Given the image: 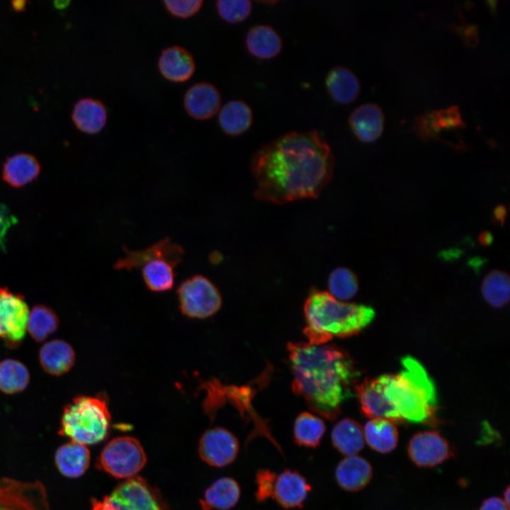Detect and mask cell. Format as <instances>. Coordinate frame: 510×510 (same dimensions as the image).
<instances>
[{
	"instance_id": "ba28073f",
	"label": "cell",
	"mask_w": 510,
	"mask_h": 510,
	"mask_svg": "<svg viewBox=\"0 0 510 510\" xmlns=\"http://www.w3.org/2000/svg\"><path fill=\"white\" fill-rule=\"evenodd\" d=\"M176 292L180 312L188 318L203 319L210 317L222 305L218 288L201 274H195L182 280Z\"/></svg>"
},
{
	"instance_id": "7dc6e473",
	"label": "cell",
	"mask_w": 510,
	"mask_h": 510,
	"mask_svg": "<svg viewBox=\"0 0 510 510\" xmlns=\"http://www.w3.org/2000/svg\"><path fill=\"white\" fill-rule=\"evenodd\" d=\"M509 487L508 486L505 491L504 492V499L503 500L506 503V504L509 506Z\"/></svg>"
},
{
	"instance_id": "d4e9b609",
	"label": "cell",
	"mask_w": 510,
	"mask_h": 510,
	"mask_svg": "<svg viewBox=\"0 0 510 510\" xmlns=\"http://www.w3.org/2000/svg\"><path fill=\"white\" fill-rule=\"evenodd\" d=\"M40 363L48 374L55 376L67 373L75 361L72 346L62 339H53L44 344L39 352Z\"/></svg>"
},
{
	"instance_id": "1f68e13d",
	"label": "cell",
	"mask_w": 510,
	"mask_h": 510,
	"mask_svg": "<svg viewBox=\"0 0 510 510\" xmlns=\"http://www.w3.org/2000/svg\"><path fill=\"white\" fill-rule=\"evenodd\" d=\"M30 373L21 361L6 358L0 361V390L12 395L23 391L28 385Z\"/></svg>"
},
{
	"instance_id": "cb8c5ba5",
	"label": "cell",
	"mask_w": 510,
	"mask_h": 510,
	"mask_svg": "<svg viewBox=\"0 0 510 510\" xmlns=\"http://www.w3.org/2000/svg\"><path fill=\"white\" fill-rule=\"evenodd\" d=\"M90 459L86 446L73 441L60 446L55 454L58 471L68 478L81 477L89 468Z\"/></svg>"
},
{
	"instance_id": "d6986e66",
	"label": "cell",
	"mask_w": 510,
	"mask_h": 510,
	"mask_svg": "<svg viewBox=\"0 0 510 510\" xmlns=\"http://www.w3.org/2000/svg\"><path fill=\"white\" fill-rule=\"evenodd\" d=\"M72 120L75 128L86 135H97L106 127L108 118L107 108L103 101L91 97L82 98L74 105Z\"/></svg>"
},
{
	"instance_id": "bcb514c9",
	"label": "cell",
	"mask_w": 510,
	"mask_h": 510,
	"mask_svg": "<svg viewBox=\"0 0 510 510\" xmlns=\"http://www.w3.org/2000/svg\"><path fill=\"white\" fill-rule=\"evenodd\" d=\"M13 4L16 10L22 9L26 6V0H13Z\"/></svg>"
},
{
	"instance_id": "603a6c76",
	"label": "cell",
	"mask_w": 510,
	"mask_h": 510,
	"mask_svg": "<svg viewBox=\"0 0 510 510\" xmlns=\"http://www.w3.org/2000/svg\"><path fill=\"white\" fill-rule=\"evenodd\" d=\"M241 488L236 480L222 477L212 482L199 500L202 510H229L239 501Z\"/></svg>"
},
{
	"instance_id": "ac0fdd59",
	"label": "cell",
	"mask_w": 510,
	"mask_h": 510,
	"mask_svg": "<svg viewBox=\"0 0 510 510\" xmlns=\"http://www.w3.org/2000/svg\"><path fill=\"white\" fill-rule=\"evenodd\" d=\"M348 124L356 138L366 143L376 141L384 130L385 117L380 107L372 103L361 104L348 117Z\"/></svg>"
},
{
	"instance_id": "7c38bea8",
	"label": "cell",
	"mask_w": 510,
	"mask_h": 510,
	"mask_svg": "<svg viewBox=\"0 0 510 510\" xmlns=\"http://www.w3.org/2000/svg\"><path fill=\"white\" fill-rule=\"evenodd\" d=\"M239 449L236 436L220 426L205 431L198 443V454L201 460L216 468H223L233 463Z\"/></svg>"
},
{
	"instance_id": "484cf974",
	"label": "cell",
	"mask_w": 510,
	"mask_h": 510,
	"mask_svg": "<svg viewBox=\"0 0 510 510\" xmlns=\"http://www.w3.org/2000/svg\"><path fill=\"white\" fill-rule=\"evenodd\" d=\"M325 86L332 100L341 105L355 101L361 90L357 76L344 67H336L328 72L325 77Z\"/></svg>"
},
{
	"instance_id": "5b68a950",
	"label": "cell",
	"mask_w": 510,
	"mask_h": 510,
	"mask_svg": "<svg viewBox=\"0 0 510 510\" xmlns=\"http://www.w3.org/2000/svg\"><path fill=\"white\" fill-rule=\"evenodd\" d=\"M123 251L125 255L115 262V269L130 272L140 268L144 285L154 293L167 292L174 288L175 268L184 255L181 245L164 237L140 250H130L125 246Z\"/></svg>"
},
{
	"instance_id": "836d02e7",
	"label": "cell",
	"mask_w": 510,
	"mask_h": 510,
	"mask_svg": "<svg viewBox=\"0 0 510 510\" xmlns=\"http://www.w3.org/2000/svg\"><path fill=\"white\" fill-rule=\"evenodd\" d=\"M510 283L509 275L500 270L488 273L482 283L481 291L484 299L492 307L499 308L509 300Z\"/></svg>"
},
{
	"instance_id": "d6a6232c",
	"label": "cell",
	"mask_w": 510,
	"mask_h": 510,
	"mask_svg": "<svg viewBox=\"0 0 510 510\" xmlns=\"http://www.w3.org/2000/svg\"><path fill=\"white\" fill-rule=\"evenodd\" d=\"M59 319L53 310L46 305H38L28 314L26 330L38 342L45 340L58 328Z\"/></svg>"
},
{
	"instance_id": "74e56055",
	"label": "cell",
	"mask_w": 510,
	"mask_h": 510,
	"mask_svg": "<svg viewBox=\"0 0 510 510\" xmlns=\"http://www.w3.org/2000/svg\"><path fill=\"white\" fill-rule=\"evenodd\" d=\"M203 0H163L167 11L173 16L187 18L200 9Z\"/></svg>"
},
{
	"instance_id": "f546056e",
	"label": "cell",
	"mask_w": 510,
	"mask_h": 510,
	"mask_svg": "<svg viewBox=\"0 0 510 510\" xmlns=\"http://www.w3.org/2000/svg\"><path fill=\"white\" fill-rule=\"evenodd\" d=\"M395 423L382 418L371 419L363 429L364 439L374 450L388 453L393 450L398 442V431Z\"/></svg>"
},
{
	"instance_id": "ab89813d",
	"label": "cell",
	"mask_w": 510,
	"mask_h": 510,
	"mask_svg": "<svg viewBox=\"0 0 510 510\" xmlns=\"http://www.w3.org/2000/svg\"><path fill=\"white\" fill-rule=\"evenodd\" d=\"M479 510H509V506L502 498L491 497L483 501Z\"/></svg>"
},
{
	"instance_id": "8fae6325",
	"label": "cell",
	"mask_w": 510,
	"mask_h": 510,
	"mask_svg": "<svg viewBox=\"0 0 510 510\" xmlns=\"http://www.w3.org/2000/svg\"><path fill=\"white\" fill-rule=\"evenodd\" d=\"M23 297L0 287V339L8 346H17L23 339L28 317Z\"/></svg>"
},
{
	"instance_id": "44dd1931",
	"label": "cell",
	"mask_w": 510,
	"mask_h": 510,
	"mask_svg": "<svg viewBox=\"0 0 510 510\" xmlns=\"http://www.w3.org/2000/svg\"><path fill=\"white\" fill-rule=\"evenodd\" d=\"M373 468L365 458L357 455L346 456L336 465L335 480L347 492H358L368 485Z\"/></svg>"
},
{
	"instance_id": "9c48e42d",
	"label": "cell",
	"mask_w": 510,
	"mask_h": 510,
	"mask_svg": "<svg viewBox=\"0 0 510 510\" xmlns=\"http://www.w3.org/2000/svg\"><path fill=\"white\" fill-rule=\"evenodd\" d=\"M147 457L140 441L132 436H119L110 440L101 452L96 462L98 469L117 479L135 476L145 465Z\"/></svg>"
},
{
	"instance_id": "83f0119b",
	"label": "cell",
	"mask_w": 510,
	"mask_h": 510,
	"mask_svg": "<svg viewBox=\"0 0 510 510\" xmlns=\"http://www.w3.org/2000/svg\"><path fill=\"white\" fill-rule=\"evenodd\" d=\"M217 122L222 131L232 137L241 135L251 126L253 112L244 101L230 100L221 106L217 113Z\"/></svg>"
},
{
	"instance_id": "2e32d148",
	"label": "cell",
	"mask_w": 510,
	"mask_h": 510,
	"mask_svg": "<svg viewBox=\"0 0 510 510\" xmlns=\"http://www.w3.org/2000/svg\"><path fill=\"white\" fill-rule=\"evenodd\" d=\"M312 489L300 472L285 469L276 475L273 498L284 509H301Z\"/></svg>"
},
{
	"instance_id": "52a82bcc",
	"label": "cell",
	"mask_w": 510,
	"mask_h": 510,
	"mask_svg": "<svg viewBox=\"0 0 510 510\" xmlns=\"http://www.w3.org/2000/svg\"><path fill=\"white\" fill-rule=\"evenodd\" d=\"M91 510H169L159 490L139 476L126 479L102 500L91 499Z\"/></svg>"
},
{
	"instance_id": "5bb4252c",
	"label": "cell",
	"mask_w": 510,
	"mask_h": 510,
	"mask_svg": "<svg viewBox=\"0 0 510 510\" xmlns=\"http://www.w3.org/2000/svg\"><path fill=\"white\" fill-rule=\"evenodd\" d=\"M362 413L367 417L382 418L401 424L404 421L387 399L379 377L366 378L354 387Z\"/></svg>"
},
{
	"instance_id": "9a60e30c",
	"label": "cell",
	"mask_w": 510,
	"mask_h": 510,
	"mask_svg": "<svg viewBox=\"0 0 510 510\" xmlns=\"http://www.w3.org/2000/svg\"><path fill=\"white\" fill-rule=\"evenodd\" d=\"M222 98L217 88L207 81L193 84L186 91L183 105L186 113L193 119L205 121L219 112Z\"/></svg>"
},
{
	"instance_id": "8d00e7d4",
	"label": "cell",
	"mask_w": 510,
	"mask_h": 510,
	"mask_svg": "<svg viewBox=\"0 0 510 510\" xmlns=\"http://www.w3.org/2000/svg\"><path fill=\"white\" fill-rule=\"evenodd\" d=\"M276 478V473L270 470L261 469L257 471L255 497L258 502L262 503L273 498Z\"/></svg>"
},
{
	"instance_id": "277c9868",
	"label": "cell",
	"mask_w": 510,
	"mask_h": 510,
	"mask_svg": "<svg viewBox=\"0 0 510 510\" xmlns=\"http://www.w3.org/2000/svg\"><path fill=\"white\" fill-rule=\"evenodd\" d=\"M401 371L380 376L384 393L402 420L436 423L437 395L424 367L414 358L401 359Z\"/></svg>"
},
{
	"instance_id": "f1b7e54d",
	"label": "cell",
	"mask_w": 510,
	"mask_h": 510,
	"mask_svg": "<svg viewBox=\"0 0 510 510\" xmlns=\"http://www.w3.org/2000/svg\"><path fill=\"white\" fill-rule=\"evenodd\" d=\"M331 438L334 447L346 456L357 455L364 447L363 430L352 419L339 421L332 430Z\"/></svg>"
},
{
	"instance_id": "6da1fadb",
	"label": "cell",
	"mask_w": 510,
	"mask_h": 510,
	"mask_svg": "<svg viewBox=\"0 0 510 510\" xmlns=\"http://www.w3.org/2000/svg\"><path fill=\"white\" fill-rule=\"evenodd\" d=\"M334 167L332 148L318 130L286 133L253 154L254 196L277 205L317 198L331 181Z\"/></svg>"
},
{
	"instance_id": "7a4b0ae2",
	"label": "cell",
	"mask_w": 510,
	"mask_h": 510,
	"mask_svg": "<svg viewBox=\"0 0 510 510\" xmlns=\"http://www.w3.org/2000/svg\"><path fill=\"white\" fill-rule=\"evenodd\" d=\"M292 389L310 409L333 421L352 397L360 373L349 353L334 344L289 342Z\"/></svg>"
},
{
	"instance_id": "e0dca14e",
	"label": "cell",
	"mask_w": 510,
	"mask_h": 510,
	"mask_svg": "<svg viewBox=\"0 0 510 510\" xmlns=\"http://www.w3.org/2000/svg\"><path fill=\"white\" fill-rule=\"evenodd\" d=\"M157 66L162 76L174 84L189 81L196 69V61L191 53L178 45L164 48L159 55Z\"/></svg>"
},
{
	"instance_id": "7bdbcfd3",
	"label": "cell",
	"mask_w": 510,
	"mask_h": 510,
	"mask_svg": "<svg viewBox=\"0 0 510 510\" xmlns=\"http://www.w3.org/2000/svg\"><path fill=\"white\" fill-rule=\"evenodd\" d=\"M478 240L481 244L487 246L492 242L493 237L491 233L488 232H483L480 234Z\"/></svg>"
},
{
	"instance_id": "f6af8a7d",
	"label": "cell",
	"mask_w": 510,
	"mask_h": 510,
	"mask_svg": "<svg viewBox=\"0 0 510 510\" xmlns=\"http://www.w3.org/2000/svg\"><path fill=\"white\" fill-rule=\"evenodd\" d=\"M69 0H55V6L58 8H63L69 4Z\"/></svg>"
},
{
	"instance_id": "d590c367",
	"label": "cell",
	"mask_w": 510,
	"mask_h": 510,
	"mask_svg": "<svg viewBox=\"0 0 510 510\" xmlns=\"http://www.w3.org/2000/svg\"><path fill=\"white\" fill-rule=\"evenodd\" d=\"M216 8L220 18L229 23H239L251 14V0H216Z\"/></svg>"
},
{
	"instance_id": "30bf717a",
	"label": "cell",
	"mask_w": 510,
	"mask_h": 510,
	"mask_svg": "<svg viewBox=\"0 0 510 510\" xmlns=\"http://www.w3.org/2000/svg\"><path fill=\"white\" fill-rule=\"evenodd\" d=\"M0 510H52L47 488L39 481L0 478Z\"/></svg>"
},
{
	"instance_id": "ee69618b",
	"label": "cell",
	"mask_w": 510,
	"mask_h": 510,
	"mask_svg": "<svg viewBox=\"0 0 510 510\" xmlns=\"http://www.w3.org/2000/svg\"><path fill=\"white\" fill-rule=\"evenodd\" d=\"M486 5L489 11L492 15H494L497 12V6L498 4V0H484Z\"/></svg>"
},
{
	"instance_id": "7402d4cb",
	"label": "cell",
	"mask_w": 510,
	"mask_h": 510,
	"mask_svg": "<svg viewBox=\"0 0 510 510\" xmlns=\"http://www.w3.org/2000/svg\"><path fill=\"white\" fill-rule=\"evenodd\" d=\"M40 171V164L34 155L21 152L6 159L1 168V176L10 186L21 188L36 180Z\"/></svg>"
},
{
	"instance_id": "e575fe53",
	"label": "cell",
	"mask_w": 510,
	"mask_h": 510,
	"mask_svg": "<svg viewBox=\"0 0 510 510\" xmlns=\"http://www.w3.org/2000/svg\"><path fill=\"white\" fill-rule=\"evenodd\" d=\"M328 288L329 293L335 298L341 301L348 300L358 292V280L351 269L338 267L329 276Z\"/></svg>"
},
{
	"instance_id": "b9f144b4",
	"label": "cell",
	"mask_w": 510,
	"mask_h": 510,
	"mask_svg": "<svg viewBox=\"0 0 510 510\" xmlns=\"http://www.w3.org/2000/svg\"><path fill=\"white\" fill-rule=\"evenodd\" d=\"M506 213L507 210L504 205H497L493 212L495 220L502 225H503L505 221Z\"/></svg>"
},
{
	"instance_id": "ffe728a7",
	"label": "cell",
	"mask_w": 510,
	"mask_h": 510,
	"mask_svg": "<svg viewBox=\"0 0 510 510\" xmlns=\"http://www.w3.org/2000/svg\"><path fill=\"white\" fill-rule=\"evenodd\" d=\"M459 108L451 106L446 109L426 113L416 119L414 129L424 140L436 139L441 133L464 128Z\"/></svg>"
},
{
	"instance_id": "3957f363",
	"label": "cell",
	"mask_w": 510,
	"mask_h": 510,
	"mask_svg": "<svg viewBox=\"0 0 510 510\" xmlns=\"http://www.w3.org/2000/svg\"><path fill=\"white\" fill-rule=\"evenodd\" d=\"M306 326L303 332L308 343L327 344L334 337L347 338L358 334L375 318L368 305L347 302L329 292L313 290L304 304Z\"/></svg>"
},
{
	"instance_id": "4316f807",
	"label": "cell",
	"mask_w": 510,
	"mask_h": 510,
	"mask_svg": "<svg viewBox=\"0 0 510 510\" xmlns=\"http://www.w3.org/2000/svg\"><path fill=\"white\" fill-rule=\"evenodd\" d=\"M246 47L249 54L261 60L276 57L283 47L282 40L276 30L268 25H256L247 32Z\"/></svg>"
},
{
	"instance_id": "60d3db41",
	"label": "cell",
	"mask_w": 510,
	"mask_h": 510,
	"mask_svg": "<svg viewBox=\"0 0 510 510\" xmlns=\"http://www.w3.org/2000/svg\"><path fill=\"white\" fill-rule=\"evenodd\" d=\"M456 30L467 45L470 46L476 45L478 38L477 29L475 26H469L456 28Z\"/></svg>"
},
{
	"instance_id": "f35d334b",
	"label": "cell",
	"mask_w": 510,
	"mask_h": 510,
	"mask_svg": "<svg viewBox=\"0 0 510 510\" xmlns=\"http://www.w3.org/2000/svg\"><path fill=\"white\" fill-rule=\"evenodd\" d=\"M13 222L6 207L0 205V249L4 247L6 232Z\"/></svg>"
},
{
	"instance_id": "4dcf8cb0",
	"label": "cell",
	"mask_w": 510,
	"mask_h": 510,
	"mask_svg": "<svg viewBox=\"0 0 510 510\" xmlns=\"http://www.w3.org/2000/svg\"><path fill=\"white\" fill-rule=\"evenodd\" d=\"M326 431L324 421L317 415L304 412L295 419L293 427L294 442L308 448L317 447Z\"/></svg>"
},
{
	"instance_id": "c3c4849f",
	"label": "cell",
	"mask_w": 510,
	"mask_h": 510,
	"mask_svg": "<svg viewBox=\"0 0 510 510\" xmlns=\"http://www.w3.org/2000/svg\"><path fill=\"white\" fill-rule=\"evenodd\" d=\"M256 1H259L260 3H263L268 5H273L278 2H280L281 1L284 0H256Z\"/></svg>"
},
{
	"instance_id": "8992f818",
	"label": "cell",
	"mask_w": 510,
	"mask_h": 510,
	"mask_svg": "<svg viewBox=\"0 0 510 510\" xmlns=\"http://www.w3.org/2000/svg\"><path fill=\"white\" fill-rule=\"evenodd\" d=\"M110 421L103 397L79 395L64 407L59 434L86 446L97 444L107 438Z\"/></svg>"
},
{
	"instance_id": "4fadbf2b",
	"label": "cell",
	"mask_w": 510,
	"mask_h": 510,
	"mask_svg": "<svg viewBox=\"0 0 510 510\" xmlns=\"http://www.w3.org/2000/svg\"><path fill=\"white\" fill-rule=\"evenodd\" d=\"M407 453L419 468H433L442 464L453 455L448 441L434 431H419L409 441Z\"/></svg>"
}]
</instances>
